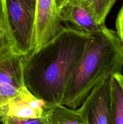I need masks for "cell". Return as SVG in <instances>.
I'll list each match as a JSON object with an SVG mask.
<instances>
[{"label": "cell", "mask_w": 123, "mask_h": 124, "mask_svg": "<svg viewBox=\"0 0 123 124\" xmlns=\"http://www.w3.org/2000/svg\"><path fill=\"white\" fill-rule=\"evenodd\" d=\"M45 115L49 124H87L78 109L74 110L62 104H47Z\"/></svg>", "instance_id": "cell-10"}, {"label": "cell", "mask_w": 123, "mask_h": 124, "mask_svg": "<svg viewBox=\"0 0 123 124\" xmlns=\"http://www.w3.org/2000/svg\"><path fill=\"white\" fill-rule=\"evenodd\" d=\"M23 88H18L10 84H0V105L14 98Z\"/></svg>", "instance_id": "cell-14"}, {"label": "cell", "mask_w": 123, "mask_h": 124, "mask_svg": "<svg viewBox=\"0 0 123 124\" xmlns=\"http://www.w3.org/2000/svg\"><path fill=\"white\" fill-rule=\"evenodd\" d=\"M59 12L62 23H69L71 27L86 34L97 32L106 27L105 24L98 23L77 0H69Z\"/></svg>", "instance_id": "cell-7"}, {"label": "cell", "mask_w": 123, "mask_h": 124, "mask_svg": "<svg viewBox=\"0 0 123 124\" xmlns=\"http://www.w3.org/2000/svg\"><path fill=\"white\" fill-rule=\"evenodd\" d=\"M98 23L104 24L106 17L117 0H77Z\"/></svg>", "instance_id": "cell-12"}, {"label": "cell", "mask_w": 123, "mask_h": 124, "mask_svg": "<svg viewBox=\"0 0 123 124\" xmlns=\"http://www.w3.org/2000/svg\"><path fill=\"white\" fill-rule=\"evenodd\" d=\"M25 56L15 48L0 53V84H10L18 88L25 87L24 81Z\"/></svg>", "instance_id": "cell-8"}, {"label": "cell", "mask_w": 123, "mask_h": 124, "mask_svg": "<svg viewBox=\"0 0 123 124\" xmlns=\"http://www.w3.org/2000/svg\"><path fill=\"white\" fill-rule=\"evenodd\" d=\"M87 36L72 27H64L53 39L25 56L24 81L27 88L47 104H62Z\"/></svg>", "instance_id": "cell-1"}, {"label": "cell", "mask_w": 123, "mask_h": 124, "mask_svg": "<svg viewBox=\"0 0 123 124\" xmlns=\"http://www.w3.org/2000/svg\"><path fill=\"white\" fill-rule=\"evenodd\" d=\"M123 67V46L116 31L106 27L88 34L62 104L78 109L98 85L113 74L122 73Z\"/></svg>", "instance_id": "cell-2"}, {"label": "cell", "mask_w": 123, "mask_h": 124, "mask_svg": "<svg viewBox=\"0 0 123 124\" xmlns=\"http://www.w3.org/2000/svg\"><path fill=\"white\" fill-rule=\"evenodd\" d=\"M110 78L98 85L78 108L87 124H108L110 102Z\"/></svg>", "instance_id": "cell-5"}, {"label": "cell", "mask_w": 123, "mask_h": 124, "mask_svg": "<svg viewBox=\"0 0 123 124\" xmlns=\"http://www.w3.org/2000/svg\"><path fill=\"white\" fill-rule=\"evenodd\" d=\"M0 124H49L45 114L42 117L37 118L6 116L0 118Z\"/></svg>", "instance_id": "cell-13"}, {"label": "cell", "mask_w": 123, "mask_h": 124, "mask_svg": "<svg viewBox=\"0 0 123 124\" xmlns=\"http://www.w3.org/2000/svg\"><path fill=\"white\" fill-rule=\"evenodd\" d=\"M17 49L24 56L36 47V0H5Z\"/></svg>", "instance_id": "cell-3"}, {"label": "cell", "mask_w": 123, "mask_h": 124, "mask_svg": "<svg viewBox=\"0 0 123 124\" xmlns=\"http://www.w3.org/2000/svg\"><path fill=\"white\" fill-rule=\"evenodd\" d=\"M116 31L123 46V4L121 7L117 15L115 23Z\"/></svg>", "instance_id": "cell-15"}, {"label": "cell", "mask_w": 123, "mask_h": 124, "mask_svg": "<svg viewBox=\"0 0 123 124\" xmlns=\"http://www.w3.org/2000/svg\"><path fill=\"white\" fill-rule=\"evenodd\" d=\"M47 103L36 98L26 87L13 99L0 105V118L14 116L37 118L44 115Z\"/></svg>", "instance_id": "cell-6"}, {"label": "cell", "mask_w": 123, "mask_h": 124, "mask_svg": "<svg viewBox=\"0 0 123 124\" xmlns=\"http://www.w3.org/2000/svg\"><path fill=\"white\" fill-rule=\"evenodd\" d=\"M63 27L55 0H36L34 50H39L53 39Z\"/></svg>", "instance_id": "cell-4"}, {"label": "cell", "mask_w": 123, "mask_h": 124, "mask_svg": "<svg viewBox=\"0 0 123 124\" xmlns=\"http://www.w3.org/2000/svg\"><path fill=\"white\" fill-rule=\"evenodd\" d=\"M110 102L108 124H123V75L114 73L110 78Z\"/></svg>", "instance_id": "cell-9"}, {"label": "cell", "mask_w": 123, "mask_h": 124, "mask_svg": "<svg viewBox=\"0 0 123 124\" xmlns=\"http://www.w3.org/2000/svg\"><path fill=\"white\" fill-rule=\"evenodd\" d=\"M12 48L17 49L16 44L8 19L5 0H0V53Z\"/></svg>", "instance_id": "cell-11"}, {"label": "cell", "mask_w": 123, "mask_h": 124, "mask_svg": "<svg viewBox=\"0 0 123 124\" xmlns=\"http://www.w3.org/2000/svg\"><path fill=\"white\" fill-rule=\"evenodd\" d=\"M69 1V0H55V5H56V7L58 11L59 12V10L63 7H64Z\"/></svg>", "instance_id": "cell-16"}]
</instances>
